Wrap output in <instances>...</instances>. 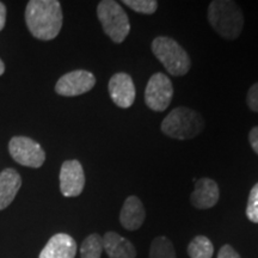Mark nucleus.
<instances>
[{
  "instance_id": "14",
  "label": "nucleus",
  "mask_w": 258,
  "mask_h": 258,
  "mask_svg": "<svg viewBox=\"0 0 258 258\" xmlns=\"http://www.w3.org/2000/svg\"><path fill=\"white\" fill-rule=\"evenodd\" d=\"M103 250L109 258H135L137 249L131 240L116 232H106L103 235Z\"/></svg>"
},
{
  "instance_id": "7",
  "label": "nucleus",
  "mask_w": 258,
  "mask_h": 258,
  "mask_svg": "<svg viewBox=\"0 0 258 258\" xmlns=\"http://www.w3.org/2000/svg\"><path fill=\"white\" fill-rule=\"evenodd\" d=\"M173 97V86L164 73H156L148 80L145 90V103L151 110L164 111L169 108Z\"/></svg>"
},
{
  "instance_id": "16",
  "label": "nucleus",
  "mask_w": 258,
  "mask_h": 258,
  "mask_svg": "<svg viewBox=\"0 0 258 258\" xmlns=\"http://www.w3.org/2000/svg\"><path fill=\"white\" fill-rule=\"evenodd\" d=\"M214 246L206 235H198L188 245V254L190 258H212Z\"/></svg>"
},
{
  "instance_id": "22",
  "label": "nucleus",
  "mask_w": 258,
  "mask_h": 258,
  "mask_svg": "<svg viewBox=\"0 0 258 258\" xmlns=\"http://www.w3.org/2000/svg\"><path fill=\"white\" fill-rule=\"evenodd\" d=\"M218 258H241L240 254L235 251L231 245L225 244L222 245V247L219 250Z\"/></svg>"
},
{
  "instance_id": "13",
  "label": "nucleus",
  "mask_w": 258,
  "mask_h": 258,
  "mask_svg": "<svg viewBox=\"0 0 258 258\" xmlns=\"http://www.w3.org/2000/svg\"><path fill=\"white\" fill-rule=\"evenodd\" d=\"M146 218V212L138 196H129L122 206L120 212V222L127 231H137L141 227Z\"/></svg>"
},
{
  "instance_id": "21",
  "label": "nucleus",
  "mask_w": 258,
  "mask_h": 258,
  "mask_svg": "<svg viewBox=\"0 0 258 258\" xmlns=\"http://www.w3.org/2000/svg\"><path fill=\"white\" fill-rule=\"evenodd\" d=\"M246 103L251 110L258 112V83L253 84L249 89V91H247Z\"/></svg>"
},
{
  "instance_id": "11",
  "label": "nucleus",
  "mask_w": 258,
  "mask_h": 258,
  "mask_svg": "<svg viewBox=\"0 0 258 258\" xmlns=\"http://www.w3.org/2000/svg\"><path fill=\"white\" fill-rule=\"evenodd\" d=\"M220 190L215 180L203 177L196 180L195 190L190 195V202L196 209H209L217 205Z\"/></svg>"
},
{
  "instance_id": "1",
  "label": "nucleus",
  "mask_w": 258,
  "mask_h": 258,
  "mask_svg": "<svg viewBox=\"0 0 258 258\" xmlns=\"http://www.w3.org/2000/svg\"><path fill=\"white\" fill-rule=\"evenodd\" d=\"M62 10L56 0H30L25 9V23L34 37L55 38L62 28Z\"/></svg>"
},
{
  "instance_id": "3",
  "label": "nucleus",
  "mask_w": 258,
  "mask_h": 258,
  "mask_svg": "<svg viewBox=\"0 0 258 258\" xmlns=\"http://www.w3.org/2000/svg\"><path fill=\"white\" fill-rule=\"evenodd\" d=\"M205 121L198 111L185 106H178L161 122V132L167 137L177 140H189L201 133Z\"/></svg>"
},
{
  "instance_id": "20",
  "label": "nucleus",
  "mask_w": 258,
  "mask_h": 258,
  "mask_svg": "<svg viewBox=\"0 0 258 258\" xmlns=\"http://www.w3.org/2000/svg\"><path fill=\"white\" fill-rule=\"evenodd\" d=\"M246 217L251 222L258 224V183H256L249 194L246 206Z\"/></svg>"
},
{
  "instance_id": "17",
  "label": "nucleus",
  "mask_w": 258,
  "mask_h": 258,
  "mask_svg": "<svg viewBox=\"0 0 258 258\" xmlns=\"http://www.w3.org/2000/svg\"><path fill=\"white\" fill-rule=\"evenodd\" d=\"M103 238L98 233H92L86 237L80 246L82 258H101L103 252Z\"/></svg>"
},
{
  "instance_id": "15",
  "label": "nucleus",
  "mask_w": 258,
  "mask_h": 258,
  "mask_svg": "<svg viewBox=\"0 0 258 258\" xmlns=\"http://www.w3.org/2000/svg\"><path fill=\"white\" fill-rule=\"evenodd\" d=\"M22 186V177L15 169H5L0 172V211L8 208Z\"/></svg>"
},
{
  "instance_id": "4",
  "label": "nucleus",
  "mask_w": 258,
  "mask_h": 258,
  "mask_svg": "<svg viewBox=\"0 0 258 258\" xmlns=\"http://www.w3.org/2000/svg\"><path fill=\"white\" fill-rule=\"evenodd\" d=\"M152 53L171 76L182 77L189 72L191 60L188 53L173 38L158 36L152 42Z\"/></svg>"
},
{
  "instance_id": "18",
  "label": "nucleus",
  "mask_w": 258,
  "mask_h": 258,
  "mask_svg": "<svg viewBox=\"0 0 258 258\" xmlns=\"http://www.w3.org/2000/svg\"><path fill=\"white\" fill-rule=\"evenodd\" d=\"M150 258H176V251L169 238L159 235L154 238L150 247Z\"/></svg>"
},
{
  "instance_id": "9",
  "label": "nucleus",
  "mask_w": 258,
  "mask_h": 258,
  "mask_svg": "<svg viewBox=\"0 0 258 258\" xmlns=\"http://www.w3.org/2000/svg\"><path fill=\"white\" fill-rule=\"evenodd\" d=\"M60 191L64 198H76L85 186V173L80 161L66 160L60 170Z\"/></svg>"
},
{
  "instance_id": "23",
  "label": "nucleus",
  "mask_w": 258,
  "mask_h": 258,
  "mask_svg": "<svg viewBox=\"0 0 258 258\" xmlns=\"http://www.w3.org/2000/svg\"><path fill=\"white\" fill-rule=\"evenodd\" d=\"M249 143L252 150L258 154V125L253 127L249 133Z\"/></svg>"
},
{
  "instance_id": "25",
  "label": "nucleus",
  "mask_w": 258,
  "mask_h": 258,
  "mask_svg": "<svg viewBox=\"0 0 258 258\" xmlns=\"http://www.w3.org/2000/svg\"><path fill=\"white\" fill-rule=\"evenodd\" d=\"M4 72H5V64L3 62V60L0 59V76H3Z\"/></svg>"
},
{
  "instance_id": "12",
  "label": "nucleus",
  "mask_w": 258,
  "mask_h": 258,
  "mask_svg": "<svg viewBox=\"0 0 258 258\" xmlns=\"http://www.w3.org/2000/svg\"><path fill=\"white\" fill-rule=\"evenodd\" d=\"M77 243L66 233H56L48 240L38 258H76Z\"/></svg>"
},
{
  "instance_id": "6",
  "label": "nucleus",
  "mask_w": 258,
  "mask_h": 258,
  "mask_svg": "<svg viewBox=\"0 0 258 258\" xmlns=\"http://www.w3.org/2000/svg\"><path fill=\"white\" fill-rule=\"evenodd\" d=\"M9 152L19 165L38 169L46 160L41 145L28 137H14L9 143Z\"/></svg>"
},
{
  "instance_id": "24",
  "label": "nucleus",
  "mask_w": 258,
  "mask_h": 258,
  "mask_svg": "<svg viewBox=\"0 0 258 258\" xmlns=\"http://www.w3.org/2000/svg\"><path fill=\"white\" fill-rule=\"evenodd\" d=\"M6 14H8V11H6V6L0 2V31H2L5 27Z\"/></svg>"
},
{
  "instance_id": "19",
  "label": "nucleus",
  "mask_w": 258,
  "mask_h": 258,
  "mask_svg": "<svg viewBox=\"0 0 258 258\" xmlns=\"http://www.w3.org/2000/svg\"><path fill=\"white\" fill-rule=\"evenodd\" d=\"M123 4L143 15H153L158 9V2L154 0H123Z\"/></svg>"
},
{
  "instance_id": "8",
  "label": "nucleus",
  "mask_w": 258,
  "mask_h": 258,
  "mask_svg": "<svg viewBox=\"0 0 258 258\" xmlns=\"http://www.w3.org/2000/svg\"><path fill=\"white\" fill-rule=\"evenodd\" d=\"M96 85V77L85 70H76L63 74L57 80L55 92L60 96L76 97L91 91Z\"/></svg>"
},
{
  "instance_id": "2",
  "label": "nucleus",
  "mask_w": 258,
  "mask_h": 258,
  "mask_svg": "<svg viewBox=\"0 0 258 258\" xmlns=\"http://www.w3.org/2000/svg\"><path fill=\"white\" fill-rule=\"evenodd\" d=\"M208 21L212 28L226 40H235L244 27L243 12L235 2L214 0L208 6Z\"/></svg>"
},
{
  "instance_id": "10",
  "label": "nucleus",
  "mask_w": 258,
  "mask_h": 258,
  "mask_svg": "<svg viewBox=\"0 0 258 258\" xmlns=\"http://www.w3.org/2000/svg\"><path fill=\"white\" fill-rule=\"evenodd\" d=\"M108 89L111 101L118 108L127 109L133 105L137 91H135L133 79L129 74L124 72L114 74L109 80Z\"/></svg>"
},
{
  "instance_id": "5",
  "label": "nucleus",
  "mask_w": 258,
  "mask_h": 258,
  "mask_svg": "<svg viewBox=\"0 0 258 258\" xmlns=\"http://www.w3.org/2000/svg\"><path fill=\"white\" fill-rule=\"evenodd\" d=\"M97 17L103 30L112 42L122 43L131 31L129 18L123 8L114 0H102L97 6Z\"/></svg>"
}]
</instances>
